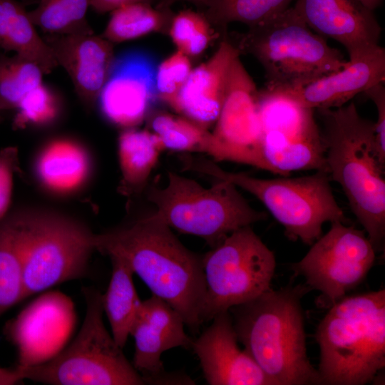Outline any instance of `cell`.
<instances>
[{"label": "cell", "mask_w": 385, "mask_h": 385, "mask_svg": "<svg viewBox=\"0 0 385 385\" xmlns=\"http://www.w3.org/2000/svg\"><path fill=\"white\" fill-rule=\"evenodd\" d=\"M96 250L124 260L151 291L197 333L203 324L202 255L188 249L171 228L152 215L94 235Z\"/></svg>", "instance_id": "1"}, {"label": "cell", "mask_w": 385, "mask_h": 385, "mask_svg": "<svg viewBox=\"0 0 385 385\" xmlns=\"http://www.w3.org/2000/svg\"><path fill=\"white\" fill-rule=\"evenodd\" d=\"M309 290L306 284L271 288L229 309L238 342L272 385H321L306 346L301 299Z\"/></svg>", "instance_id": "2"}, {"label": "cell", "mask_w": 385, "mask_h": 385, "mask_svg": "<svg viewBox=\"0 0 385 385\" xmlns=\"http://www.w3.org/2000/svg\"><path fill=\"white\" fill-rule=\"evenodd\" d=\"M324 130L327 172L339 184L376 252L385 239V180L374 143V122L354 102L317 110Z\"/></svg>", "instance_id": "3"}, {"label": "cell", "mask_w": 385, "mask_h": 385, "mask_svg": "<svg viewBox=\"0 0 385 385\" xmlns=\"http://www.w3.org/2000/svg\"><path fill=\"white\" fill-rule=\"evenodd\" d=\"M321 385H364L385 367V291L344 297L317 326Z\"/></svg>", "instance_id": "4"}, {"label": "cell", "mask_w": 385, "mask_h": 385, "mask_svg": "<svg viewBox=\"0 0 385 385\" xmlns=\"http://www.w3.org/2000/svg\"><path fill=\"white\" fill-rule=\"evenodd\" d=\"M228 40L241 54L253 56L265 71L264 89L305 86L344 68L348 61L326 38L311 30L292 7L274 18L231 33Z\"/></svg>", "instance_id": "5"}, {"label": "cell", "mask_w": 385, "mask_h": 385, "mask_svg": "<svg viewBox=\"0 0 385 385\" xmlns=\"http://www.w3.org/2000/svg\"><path fill=\"white\" fill-rule=\"evenodd\" d=\"M83 293L86 314L73 341L44 362L0 369V382L29 379L53 385L148 384L106 329L102 294L93 287L83 288Z\"/></svg>", "instance_id": "6"}, {"label": "cell", "mask_w": 385, "mask_h": 385, "mask_svg": "<svg viewBox=\"0 0 385 385\" xmlns=\"http://www.w3.org/2000/svg\"><path fill=\"white\" fill-rule=\"evenodd\" d=\"M185 158L187 170L229 181L255 196L283 226L289 240L312 245L322 235L325 222H347L325 170L294 178L261 179L225 171L211 160Z\"/></svg>", "instance_id": "7"}, {"label": "cell", "mask_w": 385, "mask_h": 385, "mask_svg": "<svg viewBox=\"0 0 385 385\" xmlns=\"http://www.w3.org/2000/svg\"><path fill=\"white\" fill-rule=\"evenodd\" d=\"M13 215L26 298L87 274L95 234L82 222L48 210Z\"/></svg>", "instance_id": "8"}, {"label": "cell", "mask_w": 385, "mask_h": 385, "mask_svg": "<svg viewBox=\"0 0 385 385\" xmlns=\"http://www.w3.org/2000/svg\"><path fill=\"white\" fill-rule=\"evenodd\" d=\"M233 183L217 179L210 188L173 172L164 188L152 187L147 198L156 207L152 214L180 232L200 237L214 247L229 234L265 220Z\"/></svg>", "instance_id": "9"}, {"label": "cell", "mask_w": 385, "mask_h": 385, "mask_svg": "<svg viewBox=\"0 0 385 385\" xmlns=\"http://www.w3.org/2000/svg\"><path fill=\"white\" fill-rule=\"evenodd\" d=\"M276 260L251 225L229 234L202 255V322L271 289Z\"/></svg>", "instance_id": "10"}, {"label": "cell", "mask_w": 385, "mask_h": 385, "mask_svg": "<svg viewBox=\"0 0 385 385\" xmlns=\"http://www.w3.org/2000/svg\"><path fill=\"white\" fill-rule=\"evenodd\" d=\"M261 148L270 172L325 170V146L314 110L270 91H259Z\"/></svg>", "instance_id": "11"}, {"label": "cell", "mask_w": 385, "mask_h": 385, "mask_svg": "<svg viewBox=\"0 0 385 385\" xmlns=\"http://www.w3.org/2000/svg\"><path fill=\"white\" fill-rule=\"evenodd\" d=\"M304 257L292 265L310 289L321 292L317 304L329 308L359 285L372 267L376 251L363 230L331 223Z\"/></svg>", "instance_id": "12"}, {"label": "cell", "mask_w": 385, "mask_h": 385, "mask_svg": "<svg viewBox=\"0 0 385 385\" xmlns=\"http://www.w3.org/2000/svg\"><path fill=\"white\" fill-rule=\"evenodd\" d=\"M258 100L259 91L238 56L230 66L224 102L212 132L215 161H232L270 172L261 148Z\"/></svg>", "instance_id": "13"}, {"label": "cell", "mask_w": 385, "mask_h": 385, "mask_svg": "<svg viewBox=\"0 0 385 385\" xmlns=\"http://www.w3.org/2000/svg\"><path fill=\"white\" fill-rule=\"evenodd\" d=\"M158 64L145 51L130 50L115 56L96 103L103 117L123 129L136 128L159 101Z\"/></svg>", "instance_id": "14"}, {"label": "cell", "mask_w": 385, "mask_h": 385, "mask_svg": "<svg viewBox=\"0 0 385 385\" xmlns=\"http://www.w3.org/2000/svg\"><path fill=\"white\" fill-rule=\"evenodd\" d=\"M72 302L60 292H47L36 299L9 321L5 333L16 346L18 366L44 362L57 354L72 331Z\"/></svg>", "instance_id": "15"}, {"label": "cell", "mask_w": 385, "mask_h": 385, "mask_svg": "<svg viewBox=\"0 0 385 385\" xmlns=\"http://www.w3.org/2000/svg\"><path fill=\"white\" fill-rule=\"evenodd\" d=\"M185 324L165 301L152 294L142 301L130 330L134 339L133 365L148 384H183L164 369L161 355L167 350L190 348Z\"/></svg>", "instance_id": "16"}, {"label": "cell", "mask_w": 385, "mask_h": 385, "mask_svg": "<svg viewBox=\"0 0 385 385\" xmlns=\"http://www.w3.org/2000/svg\"><path fill=\"white\" fill-rule=\"evenodd\" d=\"M293 8L314 32L343 45L349 60L379 46L381 27L358 0H297Z\"/></svg>", "instance_id": "17"}, {"label": "cell", "mask_w": 385, "mask_h": 385, "mask_svg": "<svg viewBox=\"0 0 385 385\" xmlns=\"http://www.w3.org/2000/svg\"><path fill=\"white\" fill-rule=\"evenodd\" d=\"M211 324L192 341L204 378L210 385H272L245 349L238 345L229 311L215 316Z\"/></svg>", "instance_id": "18"}, {"label": "cell", "mask_w": 385, "mask_h": 385, "mask_svg": "<svg viewBox=\"0 0 385 385\" xmlns=\"http://www.w3.org/2000/svg\"><path fill=\"white\" fill-rule=\"evenodd\" d=\"M384 81L385 50L379 46L355 59L348 61L346 66L341 70L305 86L268 91L280 95L304 108L329 109L346 104L357 94Z\"/></svg>", "instance_id": "19"}, {"label": "cell", "mask_w": 385, "mask_h": 385, "mask_svg": "<svg viewBox=\"0 0 385 385\" xmlns=\"http://www.w3.org/2000/svg\"><path fill=\"white\" fill-rule=\"evenodd\" d=\"M43 38L68 73L79 98L88 107L96 103L115 58L113 43L94 34H46Z\"/></svg>", "instance_id": "20"}, {"label": "cell", "mask_w": 385, "mask_h": 385, "mask_svg": "<svg viewBox=\"0 0 385 385\" xmlns=\"http://www.w3.org/2000/svg\"><path fill=\"white\" fill-rule=\"evenodd\" d=\"M239 51L226 38L205 62L192 69L171 108L205 129L215 124L224 102L230 66Z\"/></svg>", "instance_id": "21"}, {"label": "cell", "mask_w": 385, "mask_h": 385, "mask_svg": "<svg viewBox=\"0 0 385 385\" xmlns=\"http://www.w3.org/2000/svg\"><path fill=\"white\" fill-rule=\"evenodd\" d=\"M93 168L88 149L80 142L65 137L44 143L33 165L40 186L58 196L71 195L81 190L91 178Z\"/></svg>", "instance_id": "22"}, {"label": "cell", "mask_w": 385, "mask_h": 385, "mask_svg": "<svg viewBox=\"0 0 385 385\" xmlns=\"http://www.w3.org/2000/svg\"><path fill=\"white\" fill-rule=\"evenodd\" d=\"M163 150L154 133L136 128L123 129L118 140L121 173L118 192L127 197L142 192Z\"/></svg>", "instance_id": "23"}, {"label": "cell", "mask_w": 385, "mask_h": 385, "mask_svg": "<svg viewBox=\"0 0 385 385\" xmlns=\"http://www.w3.org/2000/svg\"><path fill=\"white\" fill-rule=\"evenodd\" d=\"M0 48L34 62L44 74L58 66L28 12L16 0H0Z\"/></svg>", "instance_id": "24"}, {"label": "cell", "mask_w": 385, "mask_h": 385, "mask_svg": "<svg viewBox=\"0 0 385 385\" xmlns=\"http://www.w3.org/2000/svg\"><path fill=\"white\" fill-rule=\"evenodd\" d=\"M112 271L110 282L102 294L103 313L110 324L111 334L123 348L130 336V330L141 302L135 289L133 270L122 258L111 255Z\"/></svg>", "instance_id": "25"}, {"label": "cell", "mask_w": 385, "mask_h": 385, "mask_svg": "<svg viewBox=\"0 0 385 385\" xmlns=\"http://www.w3.org/2000/svg\"><path fill=\"white\" fill-rule=\"evenodd\" d=\"M173 16L170 9L153 8L149 3L125 5L111 11L101 36L113 44L153 32H166Z\"/></svg>", "instance_id": "26"}, {"label": "cell", "mask_w": 385, "mask_h": 385, "mask_svg": "<svg viewBox=\"0 0 385 385\" xmlns=\"http://www.w3.org/2000/svg\"><path fill=\"white\" fill-rule=\"evenodd\" d=\"M26 298L12 212L0 220V316Z\"/></svg>", "instance_id": "27"}, {"label": "cell", "mask_w": 385, "mask_h": 385, "mask_svg": "<svg viewBox=\"0 0 385 385\" xmlns=\"http://www.w3.org/2000/svg\"><path fill=\"white\" fill-rule=\"evenodd\" d=\"M150 125L164 149L210 156L214 153L216 140L212 133L183 116L158 113L150 120Z\"/></svg>", "instance_id": "28"}, {"label": "cell", "mask_w": 385, "mask_h": 385, "mask_svg": "<svg viewBox=\"0 0 385 385\" xmlns=\"http://www.w3.org/2000/svg\"><path fill=\"white\" fill-rule=\"evenodd\" d=\"M91 0H40L28 12L35 26L46 34L57 35L92 34L86 15Z\"/></svg>", "instance_id": "29"}, {"label": "cell", "mask_w": 385, "mask_h": 385, "mask_svg": "<svg viewBox=\"0 0 385 385\" xmlns=\"http://www.w3.org/2000/svg\"><path fill=\"white\" fill-rule=\"evenodd\" d=\"M293 0H209L203 14L210 24L226 29L232 22L248 27L265 22L287 10Z\"/></svg>", "instance_id": "30"}, {"label": "cell", "mask_w": 385, "mask_h": 385, "mask_svg": "<svg viewBox=\"0 0 385 385\" xmlns=\"http://www.w3.org/2000/svg\"><path fill=\"white\" fill-rule=\"evenodd\" d=\"M43 72L34 62L16 54H0V111L16 109L23 98L42 83Z\"/></svg>", "instance_id": "31"}, {"label": "cell", "mask_w": 385, "mask_h": 385, "mask_svg": "<svg viewBox=\"0 0 385 385\" xmlns=\"http://www.w3.org/2000/svg\"><path fill=\"white\" fill-rule=\"evenodd\" d=\"M212 24L203 14L187 9L174 14L169 35L177 50L187 56L201 54L213 38Z\"/></svg>", "instance_id": "32"}, {"label": "cell", "mask_w": 385, "mask_h": 385, "mask_svg": "<svg viewBox=\"0 0 385 385\" xmlns=\"http://www.w3.org/2000/svg\"><path fill=\"white\" fill-rule=\"evenodd\" d=\"M16 110L12 123L14 129L46 127L58 118L60 101L54 92L42 83L23 98Z\"/></svg>", "instance_id": "33"}, {"label": "cell", "mask_w": 385, "mask_h": 385, "mask_svg": "<svg viewBox=\"0 0 385 385\" xmlns=\"http://www.w3.org/2000/svg\"><path fill=\"white\" fill-rule=\"evenodd\" d=\"M192 69L189 57L178 50L158 65L155 86L158 100L171 107Z\"/></svg>", "instance_id": "34"}, {"label": "cell", "mask_w": 385, "mask_h": 385, "mask_svg": "<svg viewBox=\"0 0 385 385\" xmlns=\"http://www.w3.org/2000/svg\"><path fill=\"white\" fill-rule=\"evenodd\" d=\"M19 164L17 148L8 146L0 150V220L9 212L14 176Z\"/></svg>", "instance_id": "35"}, {"label": "cell", "mask_w": 385, "mask_h": 385, "mask_svg": "<svg viewBox=\"0 0 385 385\" xmlns=\"http://www.w3.org/2000/svg\"><path fill=\"white\" fill-rule=\"evenodd\" d=\"M384 82L369 88L364 93L373 101L377 112L374 123V143L376 150L382 164L385 165V87Z\"/></svg>", "instance_id": "36"}, {"label": "cell", "mask_w": 385, "mask_h": 385, "mask_svg": "<svg viewBox=\"0 0 385 385\" xmlns=\"http://www.w3.org/2000/svg\"><path fill=\"white\" fill-rule=\"evenodd\" d=\"M156 0H91L90 6L93 9L99 14H103L120 8L123 6L145 2L152 4ZM158 0H157L158 1Z\"/></svg>", "instance_id": "37"}, {"label": "cell", "mask_w": 385, "mask_h": 385, "mask_svg": "<svg viewBox=\"0 0 385 385\" xmlns=\"http://www.w3.org/2000/svg\"><path fill=\"white\" fill-rule=\"evenodd\" d=\"M209 0H158L155 7L158 9H170V7L178 2H189L197 6L205 8Z\"/></svg>", "instance_id": "38"}, {"label": "cell", "mask_w": 385, "mask_h": 385, "mask_svg": "<svg viewBox=\"0 0 385 385\" xmlns=\"http://www.w3.org/2000/svg\"><path fill=\"white\" fill-rule=\"evenodd\" d=\"M364 6L371 11H374L381 4L383 0H358Z\"/></svg>", "instance_id": "39"}, {"label": "cell", "mask_w": 385, "mask_h": 385, "mask_svg": "<svg viewBox=\"0 0 385 385\" xmlns=\"http://www.w3.org/2000/svg\"><path fill=\"white\" fill-rule=\"evenodd\" d=\"M3 116H2V112L0 111V122L2 120Z\"/></svg>", "instance_id": "40"}]
</instances>
